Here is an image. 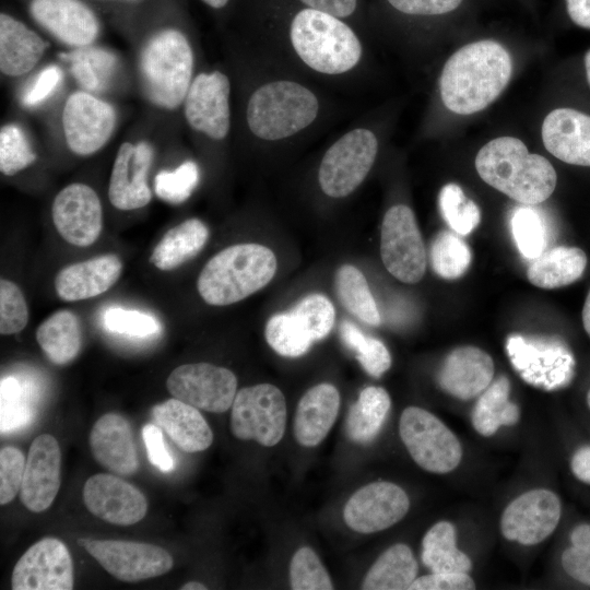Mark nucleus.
<instances>
[{
	"instance_id": "obj_1",
	"label": "nucleus",
	"mask_w": 590,
	"mask_h": 590,
	"mask_svg": "<svg viewBox=\"0 0 590 590\" xmlns=\"http://www.w3.org/2000/svg\"><path fill=\"white\" fill-rule=\"evenodd\" d=\"M512 61L507 49L492 39L470 43L445 63L440 75L444 105L458 115L486 108L507 86Z\"/></svg>"
},
{
	"instance_id": "obj_2",
	"label": "nucleus",
	"mask_w": 590,
	"mask_h": 590,
	"mask_svg": "<svg viewBox=\"0 0 590 590\" xmlns=\"http://www.w3.org/2000/svg\"><path fill=\"white\" fill-rule=\"evenodd\" d=\"M475 168L486 184L527 205L548 199L557 184L550 161L530 153L514 137H499L486 143L475 157Z\"/></svg>"
},
{
	"instance_id": "obj_3",
	"label": "nucleus",
	"mask_w": 590,
	"mask_h": 590,
	"mask_svg": "<svg viewBox=\"0 0 590 590\" xmlns=\"http://www.w3.org/2000/svg\"><path fill=\"white\" fill-rule=\"evenodd\" d=\"M276 258L259 244H237L213 256L199 274L197 287L213 306L235 304L264 287L274 276Z\"/></svg>"
},
{
	"instance_id": "obj_4",
	"label": "nucleus",
	"mask_w": 590,
	"mask_h": 590,
	"mask_svg": "<svg viewBox=\"0 0 590 590\" xmlns=\"http://www.w3.org/2000/svg\"><path fill=\"white\" fill-rule=\"evenodd\" d=\"M290 40L302 61L323 74L345 73L362 57V44L344 20L308 7L292 16Z\"/></svg>"
},
{
	"instance_id": "obj_5",
	"label": "nucleus",
	"mask_w": 590,
	"mask_h": 590,
	"mask_svg": "<svg viewBox=\"0 0 590 590\" xmlns=\"http://www.w3.org/2000/svg\"><path fill=\"white\" fill-rule=\"evenodd\" d=\"M139 70L148 99L157 107L176 109L192 82L193 52L187 37L175 28L154 34L141 50Z\"/></svg>"
},
{
	"instance_id": "obj_6",
	"label": "nucleus",
	"mask_w": 590,
	"mask_h": 590,
	"mask_svg": "<svg viewBox=\"0 0 590 590\" xmlns=\"http://www.w3.org/2000/svg\"><path fill=\"white\" fill-rule=\"evenodd\" d=\"M319 111L317 96L288 80L266 83L250 96L246 119L250 131L267 141L298 133L314 122Z\"/></svg>"
},
{
	"instance_id": "obj_7",
	"label": "nucleus",
	"mask_w": 590,
	"mask_h": 590,
	"mask_svg": "<svg viewBox=\"0 0 590 590\" xmlns=\"http://www.w3.org/2000/svg\"><path fill=\"white\" fill-rule=\"evenodd\" d=\"M399 434L414 462L425 471L445 474L455 470L461 461L459 439L427 410L417 406L404 409Z\"/></svg>"
},
{
	"instance_id": "obj_8",
	"label": "nucleus",
	"mask_w": 590,
	"mask_h": 590,
	"mask_svg": "<svg viewBox=\"0 0 590 590\" xmlns=\"http://www.w3.org/2000/svg\"><path fill=\"white\" fill-rule=\"evenodd\" d=\"M285 426L286 402L279 388L259 384L236 393L231 413V430L236 438L272 447L282 439Z\"/></svg>"
},
{
	"instance_id": "obj_9",
	"label": "nucleus",
	"mask_w": 590,
	"mask_h": 590,
	"mask_svg": "<svg viewBox=\"0 0 590 590\" xmlns=\"http://www.w3.org/2000/svg\"><path fill=\"white\" fill-rule=\"evenodd\" d=\"M378 151L376 135L356 128L335 141L323 155L318 178L322 191L332 198L352 193L366 178Z\"/></svg>"
},
{
	"instance_id": "obj_10",
	"label": "nucleus",
	"mask_w": 590,
	"mask_h": 590,
	"mask_svg": "<svg viewBox=\"0 0 590 590\" xmlns=\"http://www.w3.org/2000/svg\"><path fill=\"white\" fill-rule=\"evenodd\" d=\"M380 256L388 272L403 283L414 284L424 276L426 251L414 213L408 205L397 204L386 212Z\"/></svg>"
},
{
	"instance_id": "obj_11",
	"label": "nucleus",
	"mask_w": 590,
	"mask_h": 590,
	"mask_svg": "<svg viewBox=\"0 0 590 590\" xmlns=\"http://www.w3.org/2000/svg\"><path fill=\"white\" fill-rule=\"evenodd\" d=\"M79 545L115 578L135 582L168 573L172 555L163 547L133 541L79 539Z\"/></svg>"
},
{
	"instance_id": "obj_12",
	"label": "nucleus",
	"mask_w": 590,
	"mask_h": 590,
	"mask_svg": "<svg viewBox=\"0 0 590 590\" xmlns=\"http://www.w3.org/2000/svg\"><path fill=\"white\" fill-rule=\"evenodd\" d=\"M169 393L197 409L223 413L237 393V378L225 367L209 363L184 364L166 380Z\"/></svg>"
},
{
	"instance_id": "obj_13",
	"label": "nucleus",
	"mask_w": 590,
	"mask_h": 590,
	"mask_svg": "<svg viewBox=\"0 0 590 590\" xmlns=\"http://www.w3.org/2000/svg\"><path fill=\"white\" fill-rule=\"evenodd\" d=\"M114 107L85 91L72 93L63 107L62 129L69 149L87 156L101 150L116 126Z\"/></svg>"
},
{
	"instance_id": "obj_14",
	"label": "nucleus",
	"mask_w": 590,
	"mask_h": 590,
	"mask_svg": "<svg viewBox=\"0 0 590 590\" xmlns=\"http://www.w3.org/2000/svg\"><path fill=\"white\" fill-rule=\"evenodd\" d=\"M560 514V499L554 492L546 488L531 489L505 508L500 518V531L509 541L534 545L555 531Z\"/></svg>"
},
{
	"instance_id": "obj_15",
	"label": "nucleus",
	"mask_w": 590,
	"mask_h": 590,
	"mask_svg": "<svg viewBox=\"0 0 590 590\" xmlns=\"http://www.w3.org/2000/svg\"><path fill=\"white\" fill-rule=\"evenodd\" d=\"M13 590H71L73 564L64 543L44 538L16 562L11 577Z\"/></svg>"
},
{
	"instance_id": "obj_16",
	"label": "nucleus",
	"mask_w": 590,
	"mask_h": 590,
	"mask_svg": "<svg viewBox=\"0 0 590 590\" xmlns=\"http://www.w3.org/2000/svg\"><path fill=\"white\" fill-rule=\"evenodd\" d=\"M409 508V496L400 486L378 481L361 487L350 497L343 518L352 530L374 533L399 522Z\"/></svg>"
},
{
	"instance_id": "obj_17",
	"label": "nucleus",
	"mask_w": 590,
	"mask_h": 590,
	"mask_svg": "<svg viewBox=\"0 0 590 590\" xmlns=\"http://www.w3.org/2000/svg\"><path fill=\"white\" fill-rule=\"evenodd\" d=\"M231 83L221 71L200 73L185 97V117L189 126L213 140L224 139L231 128Z\"/></svg>"
},
{
	"instance_id": "obj_18",
	"label": "nucleus",
	"mask_w": 590,
	"mask_h": 590,
	"mask_svg": "<svg viewBox=\"0 0 590 590\" xmlns=\"http://www.w3.org/2000/svg\"><path fill=\"white\" fill-rule=\"evenodd\" d=\"M52 221L69 244L78 247L92 245L103 228V210L97 193L81 182L64 187L54 200Z\"/></svg>"
},
{
	"instance_id": "obj_19",
	"label": "nucleus",
	"mask_w": 590,
	"mask_h": 590,
	"mask_svg": "<svg viewBox=\"0 0 590 590\" xmlns=\"http://www.w3.org/2000/svg\"><path fill=\"white\" fill-rule=\"evenodd\" d=\"M83 502L91 514L118 526L139 522L148 510L146 498L139 488L106 473L87 479L83 486Z\"/></svg>"
},
{
	"instance_id": "obj_20",
	"label": "nucleus",
	"mask_w": 590,
	"mask_h": 590,
	"mask_svg": "<svg viewBox=\"0 0 590 590\" xmlns=\"http://www.w3.org/2000/svg\"><path fill=\"white\" fill-rule=\"evenodd\" d=\"M153 149L144 141L133 145L123 142L116 155L108 186L111 204L123 211L145 206L152 199L148 174Z\"/></svg>"
},
{
	"instance_id": "obj_21",
	"label": "nucleus",
	"mask_w": 590,
	"mask_h": 590,
	"mask_svg": "<svg viewBox=\"0 0 590 590\" xmlns=\"http://www.w3.org/2000/svg\"><path fill=\"white\" fill-rule=\"evenodd\" d=\"M61 451L49 434L37 436L28 450L20 497L33 512L49 508L60 488Z\"/></svg>"
},
{
	"instance_id": "obj_22",
	"label": "nucleus",
	"mask_w": 590,
	"mask_h": 590,
	"mask_svg": "<svg viewBox=\"0 0 590 590\" xmlns=\"http://www.w3.org/2000/svg\"><path fill=\"white\" fill-rule=\"evenodd\" d=\"M32 17L61 43L87 47L98 35L94 12L80 0H32Z\"/></svg>"
},
{
	"instance_id": "obj_23",
	"label": "nucleus",
	"mask_w": 590,
	"mask_h": 590,
	"mask_svg": "<svg viewBox=\"0 0 590 590\" xmlns=\"http://www.w3.org/2000/svg\"><path fill=\"white\" fill-rule=\"evenodd\" d=\"M542 141L557 160L590 167V114L573 107L553 109L543 120Z\"/></svg>"
},
{
	"instance_id": "obj_24",
	"label": "nucleus",
	"mask_w": 590,
	"mask_h": 590,
	"mask_svg": "<svg viewBox=\"0 0 590 590\" xmlns=\"http://www.w3.org/2000/svg\"><path fill=\"white\" fill-rule=\"evenodd\" d=\"M90 447L94 459L118 475H131L139 468L131 426L117 413H106L95 422Z\"/></svg>"
},
{
	"instance_id": "obj_25",
	"label": "nucleus",
	"mask_w": 590,
	"mask_h": 590,
	"mask_svg": "<svg viewBox=\"0 0 590 590\" xmlns=\"http://www.w3.org/2000/svg\"><path fill=\"white\" fill-rule=\"evenodd\" d=\"M493 378L494 362L486 352L475 346H460L446 357L438 384L452 397L469 400L482 393Z\"/></svg>"
},
{
	"instance_id": "obj_26",
	"label": "nucleus",
	"mask_w": 590,
	"mask_h": 590,
	"mask_svg": "<svg viewBox=\"0 0 590 590\" xmlns=\"http://www.w3.org/2000/svg\"><path fill=\"white\" fill-rule=\"evenodd\" d=\"M122 262L108 253L61 269L55 279L57 295L67 302L96 297L107 292L120 278Z\"/></svg>"
},
{
	"instance_id": "obj_27",
	"label": "nucleus",
	"mask_w": 590,
	"mask_h": 590,
	"mask_svg": "<svg viewBox=\"0 0 590 590\" xmlns=\"http://www.w3.org/2000/svg\"><path fill=\"white\" fill-rule=\"evenodd\" d=\"M340 408V393L331 384H319L300 398L294 418V435L299 445H319L333 426Z\"/></svg>"
},
{
	"instance_id": "obj_28",
	"label": "nucleus",
	"mask_w": 590,
	"mask_h": 590,
	"mask_svg": "<svg viewBox=\"0 0 590 590\" xmlns=\"http://www.w3.org/2000/svg\"><path fill=\"white\" fill-rule=\"evenodd\" d=\"M198 410L173 398L156 404L152 417L181 450L192 453L208 449L213 441V433Z\"/></svg>"
},
{
	"instance_id": "obj_29",
	"label": "nucleus",
	"mask_w": 590,
	"mask_h": 590,
	"mask_svg": "<svg viewBox=\"0 0 590 590\" xmlns=\"http://www.w3.org/2000/svg\"><path fill=\"white\" fill-rule=\"evenodd\" d=\"M49 44L21 21L0 14V70L8 76L30 72Z\"/></svg>"
},
{
	"instance_id": "obj_30",
	"label": "nucleus",
	"mask_w": 590,
	"mask_h": 590,
	"mask_svg": "<svg viewBox=\"0 0 590 590\" xmlns=\"http://www.w3.org/2000/svg\"><path fill=\"white\" fill-rule=\"evenodd\" d=\"M588 258L577 246H556L543 251L528 268V280L535 286L554 290L570 285L585 273Z\"/></svg>"
},
{
	"instance_id": "obj_31",
	"label": "nucleus",
	"mask_w": 590,
	"mask_h": 590,
	"mask_svg": "<svg viewBox=\"0 0 590 590\" xmlns=\"http://www.w3.org/2000/svg\"><path fill=\"white\" fill-rule=\"evenodd\" d=\"M209 229L198 219H189L165 233L152 251L150 261L169 271L196 257L206 244Z\"/></svg>"
},
{
	"instance_id": "obj_32",
	"label": "nucleus",
	"mask_w": 590,
	"mask_h": 590,
	"mask_svg": "<svg viewBox=\"0 0 590 590\" xmlns=\"http://www.w3.org/2000/svg\"><path fill=\"white\" fill-rule=\"evenodd\" d=\"M36 340L51 363L66 365L72 362L82 346V331L76 315L70 310L54 312L37 328Z\"/></svg>"
},
{
	"instance_id": "obj_33",
	"label": "nucleus",
	"mask_w": 590,
	"mask_h": 590,
	"mask_svg": "<svg viewBox=\"0 0 590 590\" xmlns=\"http://www.w3.org/2000/svg\"><path fill=\"white\" fill-rule=\"evenodd\" d=\"M510 382L500 376L481 393L472 412V425L482 436L494 435L500 426L515 425L520 417L518 405L510 401Z\"/></svg>"
},
{
	"instance_id": "obj_34",
	"label": "nucleus",
	"mask_w": 590,
	"mask_h": 590,
	"mask_svg": "<svg viewBox=\"0 0 590 590\" xmlns=\"http://www.w3.org/2000/svg\"><path fill=\"white\" fill-rule=\"evenodd\" d=\"M417 578V562L411 548L397 543L386 550L367 571L362 589L404 590Z\"/></svg>"
},
{
	"instance_id": "obj_35",
	"label": "nucleus",
	"mask_w": 590,
	"mask_h": 590,
	"mask_svg": "<svg viewBox=\"0 0 590 590\" xmlns=\"http://www.w3.org/2000/svg\"><path fill=\"white\" fill-rule=\"evenodd\" d=\"M456 528L451 522L439 521L424 535L422 562L432 573H469L472 563L457 547Z\"/></svg>"
},
{
	"instance_id": "obj_36",
	"label": "nucleus",
	"mask_w": 590,
	"mask_h": 590,
	"mask_svg": "<svg viewBox=\"0 0 590 590\" xmlns=\"http://www.w3.org/2000/svg\"><path fill=\"white\" fill-rule=\"evenodd\" d=\"M390 406V397L384 388L370 386L363 389L349 411V437L358 444L370 442L380 432Z\"/></svg>"
},
{
	"instance_id": "obj_37",
	"label": "nucleus",
	"mask_w": 590,
	"mask_h": 590,
	"mask_svg": "<svg viewBox=\"0 0 590 590\" xmlns=\"http://www.w3.org/2000/svg\"><path fill=\"white\" fill-rule=\"evenodd\" d=\"M61 56L70 62L72 75L87 92L106 90L117 69L116 56L97 47H82Z\"/></svg>"
},
{
	"instance_id": "obj_38",
	"label": "nucleus",
	"mask_w": 590,
	"mask_h": 590,
	"mask_svg": "<svg viewBox=\"0 0 590 590\" xmlns=\"http://www.w3.org/2000/svg\"><path fill=\"white\" fill-rule=\"evenodd\" d=\"M335 287L341 303L351 314L371 326H378L381 322L368 283L356 267L342 266L337 272Z\"/></svg>"
},
{
	"instance_id": "obj_39",
	"label": "nucleus",
	"mask_w": 590,
	"mask_h": 590,
	"mask_svg": "<svg viewBox=\"0 0 590 590\" xmlns=\"http://www.w3.org/2000/svg\"><path fill=\"white\" fill-rule=\"evenodd\" d=\"M510 227L516 245L524 258L533 260L546 250L548 226L539 210L527 204L518 206L511 214Z\"/></svg>"
},
{
	"instance_id": "obj_40",
	"label": "nucleus",
	"mask_w": 590,
	"mask_h": 590,
	"mask_svg": "<svg viewBox=\"0 0 590 590\" xmlns=\"http://www.w3.org/2000/svg\"><path fill=\"white\" fill-rule=\"evenodd\" d=\"M33 387L14 376H7L0 384L1 434L17 429L33 417Z\"/></svg>"
},
{
	"instance_id": "obj_41",
	"label": "nucleus",
	"mask_w": 590,
	"mask_h": 590,
	"mask_svg": "<svg viewBox=\"0 0 590 590\" xmlns=\"http://www.w3.org/2000/svg\"><path fill=\"white\" fill-rule=\"evenodd\" d=\"M266 340L278 354L286 357L305 354L314 342L291 311L274 315L268 320Z\"/></svg>"
},
{
	"instance_id": "obj_42",
	"label": "nucleus",
	"mask_w": 590,
	"mask_h": 590,
	"mask_svg": "<svg viewBox=\"0 0 590 590\" xmlns=\"http://www.w3.org/2000/svg\"><path fill=\"white\" fill-rule=\"evenodd\" d=\"M343 343L355 352L362 367L373 377H380L391 366V355L386 345L363 333L355 324L344 321L340 326Z\"/></svg>"
},
{
	"instance_id": "obj_43",
	"label": "nucleus",
	"mask_w": 590,
	"mask_h": 590,
	"mask_svg": "<svg viewBox=\"0 0 590 590\" xmlns=\"http://www.w3.org/2000/svg\"><path fill=\"white\" fill-rule=\"evenodd\" d=\"M469 246L456 234L444 231L435 238L430 260L434 271L444 279L461 276L471 263Z\"/></svg>"
},
{
	"instance_id": "obj_44",
	"label": "nucleus",
	"mask_w": 590,
	"mask_h": 590,
	"mask_svg": "<svg viewBox=\"0 0 590 590\" xmlns=\"http://www.w3.org/2000/svg\"><path fill=\"white\" fill-rule=\"evenodd\" d=\"M439 208L444 220L459 235H468L481 221L479 206L456 184H447L441 188Z\"/></svg>"
},
{
	"instance_id": "obj_45",
	"label": "nucleus",
	"mask_w": 590,
	"mask_h": 590,
	"mask_svg": "<svg viewBox=\"0 0 590 590\" xmlns=\"http://www.w3.org/2000/svg\"><path fill=\"white\" fill-rule=\"evenodd\" d=\"M199 176L198 165L186 161L174 170L160 172L154 179V192L167 203H182L196 189Z\"/></svg>"
},
{
	"instance_id": "obj_46",
	"label": "nucleus",
	"mask_w": 590,
	"mask_h": 590,
	"mask_svg": "<svg viewBox=\"0 0 590 590\" xmlns=\"http://www.w3.org/2000/svg\"><path fill=\"white\" fill-rule=\"evenodd\" d=\"M290 583L294 590H331L333 585L328 571L315 551L300 547L290 564Z\"/></svg>"
},
{
	"instance_id": "obj_47",
	"label": "nucleus",
	"mask_w": 590,
	"mask_h": 590,
	"mask_svg": "<svg viewBox=\"0 0 590 590\" xmlns=\"http://www.w3.org/2000/svg\"><path fill=\"white\" fill-rule=\"evenodd\" d=\"M291 312L303 324L312 341L327 337L335 318L332 303L321 294H310L304 297Z\"/></svg>"
},
{
	"instance_id": "obj_48",
	"label": "nucleus",
	"mask_w": 590,
	"mask_h": 590,
	"mask_svg": "<svg viewBox=\"0 0 590 590\" xmlns=\"http://www.w3.org/2000/svg\"><path fill=\"white\" fill-rule=\"evenodd\" d=\"M36 154L16 125H5L0 130V170L7 176L15 175L32 165Z\"/></svg>"
},
{
	"instance_id": "obj_49",
	"label": "nucleus",
	"mask_w": 590,
	"mask_h": 590,
	"mask_svg": "<svg viewBox=\"0 0 590 590\" xmlns=\"http://www.w3.org/2000/svg\"><path fill=\"white\" fill-rule=\"evenodd\" d=\"M102 323L108 332L134 338L151 337L161 331L160 322L152 315L121 307L107 308Z\"/></svg>"
},
{
	"instance_id": "obj_50",
	"label": "nucleus",
	"mask_w": 590,
	"mask_h": 590,
	"mask_svg": "<svg viewBox=\"0 0 590 590\" xmlns=\"http://www.w3.org/2000/svg\"><path fill=\"white\" fill-rule=\"evenodd\" d=\"M560 562L569 577L590 586V523H579L571 530L570 545L563 552Z\"/></svg>"
},
{
	"instance_id": "obj_51",
	"label": "nucleus",
	"mask_w": 590,
	"mask_h": 590,
	"mask_svg": "<svg viewBox=\"0 0 590 590\" xmlns=\"http://www.w3.org/2000/svg\"><path fill=\"white\" fill-rule=\"evenodd\" d=\"M28 308L20 287L5 279L0 281V332L14 334L25 328Z\"/></svg>"
},
{
	"instance_id": "obj_52",
	"label": "nucleus",
	"mask_w": 590,
	"mask_h": 590,
	"mask_svg": "<svg viewBox=\"0 0 590 590\" xmlns=\"http://www.w3.org/2000/svg\"><path fill=\"white\" fill-rule=\"evenodd\" d=\"M25 458L23 452L13 446L0 450V503L8 504L21 489Z\"/></svg>"
},
{
	"instance_id": "obj_53",
	"label": "nucleus",
	"mask_w": 590,
	"mask_h": 590,
	"mask_svg": "<svg viewBox=\"0 0 590 590\" xmlns=\"http://www.w3.org/2000/svg\"><path fill=\"white\" fill-rule=\"evenodd\" d=\"M62 80V71L51 64L44 68L30 84L22 97L21 103L26 107H34L50 97Z\"/></svg>"
},
{
	"instance_id": "obj_54",
	"label": "nucleus",
	"mask_w": 590,
	"mask_h": 590,
	"mask_svg": "<svg viewBox=\"0 0 590 590\" xmlns=\"http://www.w3.org/2000/svg\"><path fill=\"white\" fill-rule=\"evenodd\" d=\"M475 582L468 573H432L416 578L409 590H473Z\"/></svg>"
},
{
	"instance_id": "obj_55",
	"label": "nucleus",
	"mask_w": 590,
	"mask_h": 590,
	"mask_svg": "<svg viewBox=\"0 0 590 590\" xmlns=\"http://www.w3.org/2000/svg\"><path fill=\"white\" fill-rule=\"evenodd\" d=\"M463 0H387L397 11L416 16L442 15L455 11Z\"/></svg>"
},
{
	"instance_id": "obj_56",
	"label": "nucleus",
	"mask_w": 590,
	"mask_h": 590,
	"mask_svg": "<svg viewBox=\"0 0 590 590\" xmlns=\"http://www.w3.org/2000/svg\"><path fill=\"white\" fill-rule=\"evenodd\" d=\"M142 437L150 462L163 472L174 469V460L166 448L161 429L154 424H146L142 428Z\"/></svg>"
},
{
	"instance_id": "obj_57",
	"label": "nucleus",
	"mask_w": 590,
	"mask_h": 590,
	"mask_svg": "<svg viewBox=\"0 0 590 590\" xmlns=\"http://www.w3.org/2000/svg\"><path fill=\"white\" fill-rule=\"evenodd\" d=\"M570 470L577 480L590 485V446H582L573 453Z\"/></svg>"
},
{
	"instance_id": "obj_58",
	"label": "nucleus",
	"mask_w": 590,
	"mask_h": 590,
	"mask_svg": "<svg viewBox=\"0 0 590 590\" xmlns=\"http://www.w3.org/2000/svg\"><path fill=\"white\" fill-rule=\"evenodd\" d=\"M565 5L575 25L590 30V0H565Z\"/></svg>"
},
{
	"instance_id": "obj_59",
	"label": "nucleus",
	"mask_w": 590,
	"mask_h": 590,
	"mask_svg": "<svg viewBox=\"0 0 590 590\" xmlns=\"http://www.w3.org/2000/svg\"><path fill=\"white\" fill-rule=\"evenodd\" d=\"M582 327L588 337L590 338V288L586 295L585 303L581 311Z\"/></svg>"
},
{
	"instance_id": "obj_60",
	"label": "nucleus",
	"mask_w": 590,
	"mask_h": 590,
	"mask_svg": "<svg viewBox=\"0 0 590 590\" xmlns=\"http://www.w3.org/2000/svg\"><path fill=\"white\" fill-rule=\"evenodd\" d=\"M206 586L198 581H189L181 587V590H205Z\"/></svg>"
},
{
	"instance_id": "obj_61",
	"label": "nucleus",
	"mask_w": 590,
	"mask_h": 590,
	"mask_svg": "<svg viewBox=\"0 0 590 590\" xmlns=\"http://www.w3.org/2000/svg\"><path fill=\"white\" fill-rule=\"evenodd\" d=\"M583 67H585L586 79L590 86V49H588L587 52L585 54Z\"/></svg>"
},
{
	"instance_id": "obj_62",
	"label": "nucleus",
	"mask_w": 590,
	"mask_h": 590,
	"mask_svg": "<svg viewBox=\"0 0 590 590\" xmlns=\"http://www.w3.org/2000/svg\"><path fill=\"white\" fill-rule=\"evenodd\" d=\"M202 1L213 9H222L228 3L229 0H202Z\"/></svg>"
},
{
	"instance_id": "obj_63",
	"label": "nucleus",
	"mask_w": 590,
	"mask_h": 590,
	"mask_svg": "<svg viewBox=\"0 0 590 590\" xmlns=\"http://www.w3.org/2000/svg\"><path fill=\"white\" fill-rule=\"evenodd\" d=\"M586 401H587L588 408L590 409V388H589L588 391H587V394H586Z\"/></svg>"
},
{
	"instance_id": "obj_64",
	"label": "nucleus",
	"mask_w": 590,
	"mask_h": 590,
	"mask_svg": "<svg viewBox=\"0 0 590 590\" xmlns=\"http://www.w3.org/2000/svg\"><path fill=\"white\" fill-rule=\"evenodd\" d=\"M123 1H138V0H123Z\"/></svg>"
}]
</instances>
